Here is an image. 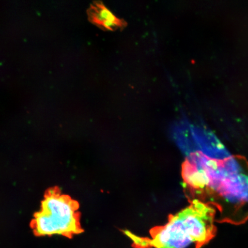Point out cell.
Segmentation results:
<instances>
[{"instance_id": "1", "label": "cell", "mask_w": 248, "mask_h": 248, "mask_svg": "<svg viewBox=\"0 0 248 248\" xmlns=\"http://www.w3.org/2000/svg\"><path fill=\"white\" fill-rule=\"evenodd\" d=\"M216 210L212 204L198 200L170 217L168 222L150 231V237H141L129 232L135 248H201L215 237Z\"/></svg>"}, {"instance_id": "2", "label": "cell", "mask_w": 248, "mask_h": 248, "mask_svg": "<svg viewBox=\"0 0 248 248\" xmlns=\"http://www.w3.org/2000/svg\"><path fill=\"white\" fill-rule=\"evenodd\" d=\"M79 208L78 202L60 189H49L31 221L33 233L39 237L59 235L69 238L82 233Z\"/></svg>"}, {"instance_id": "3", "label": "cell", "mask_w": 248, "mask_h": 248, "mask_svg": "<svg viewBox=\"0 0 248 248\" xmlns=\"http://www.w3.org/2000/svg\"><path fill=\"white\" fill-rule=\"evenodd\" d=\"M89 19L93 24L105 30L124 29L126 23L116 16L103 3L95 2L88 9Z\"/></svg>"}]
</instances>
